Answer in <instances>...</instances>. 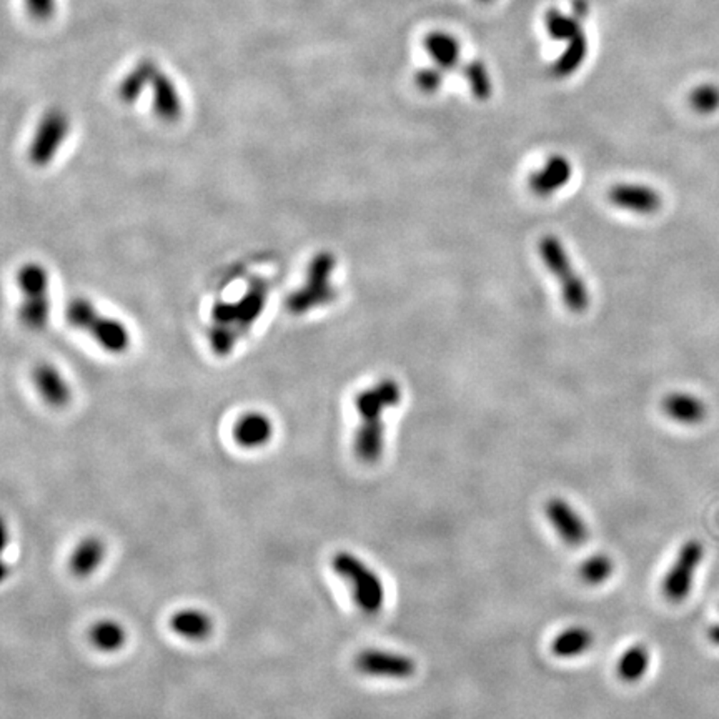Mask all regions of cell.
<instances>
[{"label":"cell","mask_w":719,"mask_h":719,"mask_svg":"<svg viewBox=\"0 0 719 719\" xmlns=\"http://www.w3.org/2000/svg\"><path fill=\"white\" fill-rule=\"evenodd\" d=\"M573 175L571 162L563 156H552L544 166L533 172L528 178V187L536 197H550L570 182Z\"/></svg>","instance_id":"12"},{"label":"cell","mask_w":719,"mask_h":719,"mask_svg":"<svg viewBox=\"0 0 719 719\" xmlns=\"http://www.w3.org/2000/svg\"><path fill=\"white\" fill-rule=\"evenodd\" d=\"M543 264L553 274L562 287V299L566 309L573 313H583L589 305V290L583 278L578 275L563 242L554 235H544L540 245Z\"/></svg>","instance_id":"3"},{"label":"cell","mask_w":719,"mask_h":719,"mask_svg":"<svg viewBox=\"0 0 719 719\" xmlns=\"http://www.w3.org/2000/svg\"><path fill=\"white\" fill-rule=\"evenodd\" d=\"M68 130H70V121L64 112L58 109L47 112L35 130L29 148V160L33 166H49L56 158L62 144L66 142Z\"/></svg>","instance_id":"8"},{"label":"cell","mask_w":719,"mask_h":719,"mask_svg":"<svg viewBox=\"0 0 719 719\" xmlns=\"http://www.w3.org/2000/svg\"><path fill=\"white\" fill-rule=\"evenodd\" d=\"M689 105L701 115L719 111V87L715 84H701L689 94Z\"/></svg>","instance_id":"29"},{"label":"cell","mask_w":719,"mask_h":719,"mask_svg":"<svg viewBox=\"0 0 719 719\" xmlns=\"http://www.w3.org/2000/svg\"><path fill=\"white\" fill-rule=\"evenodd\" d=\"M266 299H268V287L264 280H255L247 288L240 300L235 301L237 309V320H235V330L242 337L254 327L255 321L260 319V315L265 310Z\"/></svg>","instance_id":"14"},{"label":"cell","mask_w":719,"mask_h":719,"mask_svg":"<svg viewBox=\"0 0 719 719\" xmlns=\"http://www.w3.org/2000/svg\"><path fill=\"white\" fill-rule=\"evenodd\" d=\"M156 70V64L152 60H142L127 77L123 78V82L119 87V97L127 103L135 102L144 92L147 84H150V78Z\"/></svg>","instance_id":"26"},{"label":"cell","mask_w":719,"mask_h":719,"mask_svg":"<svg viewBox=\"0 0 719 719\" xmlns=\"http://www.w3.org/2000/svg\"><path fill=\"white\" fill-rule=\"evenodd\" d=\"M423 45L432 58L433 64L443 68L445 72L454 70L460 66L462 44L454 33L446 32V31H433L423 39Z\"/></svg>","instance_id":"16"},{"label":"cell","mask_w":719,"mask_h":719,"mask_svg":"<svg viewBox=\"0 0 719 719\" xmlns=\"http://www.w3.org/2000/svg\"><path fill=\"white\" fill-rule=\"evenodd\" d=\"M544 513L553 525L558 536L571 548H578L589 540L587 523L566 499H552L544 505Z\"/></svg>","instance_id":"10"},{"label":"cell","mask_w":719,"mask_h":719,"mask_svg":"<svg viewBox=\"0 0 719 719\" xmlns=\"http://www.w3.org/2000/svg\"><path fill=\"white\" fill-rule=\"evenodd\" d=\"M333 570L352 585L355 603L365 615H376L385 603V588L375 571L358 556L348 552L335 554Z\"/></svg>","instance_id":"5"},{"label":"cell","mask_w":719,"mask_h":719,"mask_svg":"<svg viewBox=\"0 0 719 719\" xmlns=\"http://www.w3.org/2000/svg\"><path fill=\"white\" fill-rule=\"evenodd\" d=\"M463 77L473 97L478 100H488L493 94V80L490 76L487 64L483 60H470L462 67Z\"/></svg>","instance_id":"27"},{"label":"cell","mask_w":719,"mask_h":719,"mask_svg":"<svg viewBox=\"0 0 719 719\" xmlns=\"http://www.w3.org/2000/svg\"><path fill=\"white\" fill-rule=\"evenodd\" d=\"M170 628L187 640L202 642L211 636V631H213V623H211V616L203 611L182 609L170 618Z\"/></svg>","instance_id":"19"},{"label":"cell","mask_w":719,"mask_h":719,"mask_svg":"<svg viewBox=\"0 0 719 719\" xmlns=\"http://www.w3.org/2000/svg\"><path fill=\"white\" fill-rule=\"evenodd\" d=\"M703 556L705 546L697 540H688L679 548L675 563L671 564L661 583V591L668 601L681 603L689 597Z\"/></svg>","instance_id":"7"},{"label":"cell","mask_w":719,"mask_h":719,"mask_svg":"<svg viewBox=\"0 0 719 719\" xmlns=\"http://www.w3.org/2000/svg\"><path fill=\"white\" fill-rule=\"evenodd\" d=\"M613 571H615V563H613V560L609 558L608 554L603 553L589 556V558L585 560L583 564L580 566V576H581V580H583L587 585H591V587H597V585L605 583L609 576L613 575Z\"/></svg>","instance_id":"28"},{"label":"cell","mask_w":719,"mask_h":719,"mask_svg":"<svg viewBox=\"0 0 719 719\" xmlns=\"http://www.w3.org/2000/svg\"><path fill=\"white\" fill-rule=\"evenodd\" d=\"M608 200L621 211L638 215H653L661 209V195L658 190L640 184H618L608 192Z\"/></svg>","instance_id":"11"},{"label":"cell","mask_w":719,"mask_h":719,"mask_svg":"<svg viewBox=\"0 0 719 719\" xmlns=\"http://www.w3.org/2000/svg\"><path fill=\"white\" fill-rule=\"evenodd\" d=\"M17 280L23 299L21 320L31 330H42L50 315L49 274L39 264H27L21 268Z\"/></svg>","instance_id":"6"},{"label":"cell","mask_w":719,"mask_h":719,"mask_svg":"<svg viewBox=\"0 0 719 719\" xmlns=\"http://www.w3.org/2000/svg\"><path fill=\"white\" fill-rule=\"evenodd\" d=\"M663 411L666 417L681 425H697L706 418V405L685 391L670 393L663 400Z\"/></svg>","instance_id":"18"},{"label":"cell","mask_w":719,"mask_h":719,"mask_svg":"<svg viewBox=\"0 0 719 719\" xmlns=\"http://www.w3.org/2000/svg\"><path fill=\"white\" fill-rule=\"evenodd\" d=\"M593 633L583 626H571L562 631L553 643L552 652L558 658H576L593 646Z\"/></svg>","instance_id":"22"},{"label":"cell","mask_w":719,"mask_h":719,"mask_svg":"<svg viewBox=\"0 0 719 719\" xmlns=\"http://www.w3.org/2000/svg\"><path fill=\"white\" fill-rule=\"evenodd\" d=\"M54 7H56V0H27V9L33 17H37L40 21L50 17Z\"/></svg>","instance_id":"32"},{"label":"cell","mask_w":719,"mask_h":719,"mask_svg":"<svg viewBox=\"0 0 719 719\" xmlns=\"http://www.w3.org/2000/svg\"><path fill=\"white\" fill-rule=\"evenodd\" d=\"M238 338H240L238 333L230 325L211 323L209 340H211V352L217 356H227V355L232 354Z\"/></svg>","instance_id":"30"},{"label":"cell","mask_w":719,"mask_h":719,"mask_svg":"<svg viewBox=\"0 0 719 719\" xmlns=\"http://www.w3.org/2000/svg\"><path fill=\"white\" fill-rule=\"evenodd\" d=\"M33 385L47 405L62 409L72 399V390L58 368L50 364H39L32 372Z\"/></svg>","instance_id":"13"},{"label":"cell","mask_w":719,"mask_h":719,"mask_svg":"<svg viewBox=\"0 0 719 719\" xmlns=\"http://www.w3.org/2000/svg\"><path fill=\"white\" fill-rule=\"evenodd\" d=\"M274 435V423L272 420L258 411L245 413L235 421L233 427V440L244 448H260L270 442Z\"/></svg>","instance_id":"15"},{"label":"cell","mask_w":719,"mask_h":719,"mask_svg":"<svg viewBox=\"0 0 719 719\" xmlns=\"http://www.w3.org/2000/svg\"><path fill=\"white\" fill-rule=\"evenodd\" d=\"M709 642L719 646V623H713L708 630Z\"/></svg>","instance_id":"34"},{"label":"cell","mask_w":719,"mask_h":719,"mask_svg":"<svg viewBox=\"0 0 719 719\" xmlns=\"http://www.w3.org/2000/svg\"><path fill=\"white\" fill-rule=\"evenodd\" d=\"M571 13L578 17L580 21H585L589 13V2L588 0H573L571 4Z\"/></svg>","instance_id":"33"},{"label":"cell","mask_w":719,"mask_h":719,"mask_svg":"<svg viewBox=\"0 0 719 719\" xmlns=\"http://www.w3.org/2000/svg\"><path fill=\"white\" fill-rule=\"evenodd\" d=\"M650 668V652L638 643L628 648L618 661V675L626 683H638Z\"/></svg>","instance_id":"23"},{"label":"cell","mask_w":719,"mask_h":719,"mask_svg":"<svg viewBox=\"0 0 719 719\" xmlns=\"http://www.w3.org/2000/svg\"><path fill=\"white\" fill-rule=\"evenodd\" d=\"M476 2H480V4H491L493 0H476Z\"/></svg>","instance_id":"35"},{"label":"cell","mask_w":719,"mask_h":719,"mask_svg":"<svg viewBox=\"0 0 719 719\" xmlns=\"http://www.w3.org/2000/svg\"><path fill=\"white\" fill-rule=\"evenodd\" d=\"M588 50H589V44H588V35L585 31L575 35L571 40L566 42L563 54L558 57L552 64V74L556 78H566L573 76L580 67L585 64L587 60Z\"/></svg>","instance_id":"20"},{"label":"cell","mask_w":719,"mask_h":719,"mask_svg":"<svg viewBox=\"0 0 719 719\" xmlns=\"http://www.w3.org/2000/svg\"><path fill=\"white\" fill-rule=\"evenodd\" d=\"M67 320L90 337L109 354H125L130 346V333L122 321L97 310L89 300H72L67 307Z\"/></svg>","instance_id":"2"},{"label":"cell","mask_w":719,"mask_h":719,"mask_svg":"<svg viewBox=\"0 0 719 719\" xmlns=\"http://www.w3.org/2000/svg\"><path fill=\"white\" fill-rule=\"evenodd\" d=\"M150 87L154 92V109L157 115L166 122H175L182 115V100L172 78L162 70H156L150 78Z\"/></svg>","instance_id":"17"},{"label":"cell","mask_w":719,"mask_h":719,"mask_svg":"<svg viewBox=\"0 0 719 719\" xmlns=\"http://www.w3.org/2000/svg\"><path fill=\"white\" fill-rule=\"evenodd\" d=\"M105 556V544L99 538L90 536L84 542L78 543L76 552L70 558V570L78 578H87L92 575Z\"/></svg>","instance_id":"21"},{"label":"cell","mask_w":719,"mask_h":719,"mask_svg":"<svg viewBox=\"0 0 719 719\" xmlns=\"http://www.w3.org/2000/svg\"><path fill=\"white\" fill-rule=\"evenodd\" d=\"M544 27L548 35L556 42H568L575 35L583 31L581 21L573 13H564L556 9H550L544 15Z\"/></svg>","instance_id":"25"},{"label":"cell","mask_w":719,"mask_h":719,"mask_svg":"<svg viewBox=\"0 0 719 719\" xmlns=\"http://www.w3.org/2000/svg\"><path fill=\"white\" fill-rule=\"evenodd\" d=\"M355 668L366 676L395 679H405L417 671V664L409 656L382 650L362 652L355 658Z\"/></svg>","instance_id":"9"},{"label":"cell","mask_w":719,"mask_h":719,"mask_svg":"<svg viewBox=\"0 0 719 719\" xmlns=\"http://www.w3.org/2000/svg\"><path fill=\"white\" fill-rule=\"evenodd\" d=\"M445 70L438 66L433 64L432 67H425L417 72L415 76V84L417 87L423 92V94H435L442 89L443 82H445Z\"/></svg>","instance_id":"31"},{"label":"cell","mask_w":719,"mask_h":719,"mask_svg":"<svg viewBox=\"0 0 719 719\" xmlns=\"http://www.w3.org/2000/svg\"><path fill=\"white\" fill-rule=\"evenodd\" d=\"M401 401V388L393 378H383L355 397L360 427L355 435V454L364 463H375L383 454V411Z\"/></svg>","instance_id":"1"},{"label":"cell","mask_w":719,"mask_h":719,"mask_svg":"<svg viewBox=\"0 0 719 719\" xmlns=\"http://www.w3.org/2000/svg\"><path fill=\"white\" fill-rule=\"evenodd\" d=\"M337 258L330 252H320L311 258L303 287L292 292L287 297V310L293 315H303L337 299V288L332 285Z\"/></svg>","instance_id":"4"},{"label":"cell","mask_w":719,"mask_h":719,"mask_svg":"<svg viewBox=\"0 0 719 719\" xmlns=\"http://www.w3.org/2000/svg\"><path fill=\"white\" fill-rule=\"evenodd\" d=\"M125 640H127L125 630L117 621H99L90 630V642L94 643V646L99 648L100 652L107 653L117 652L125 644Z\"/></svg>","instance_id":"24"}]
</instances>
